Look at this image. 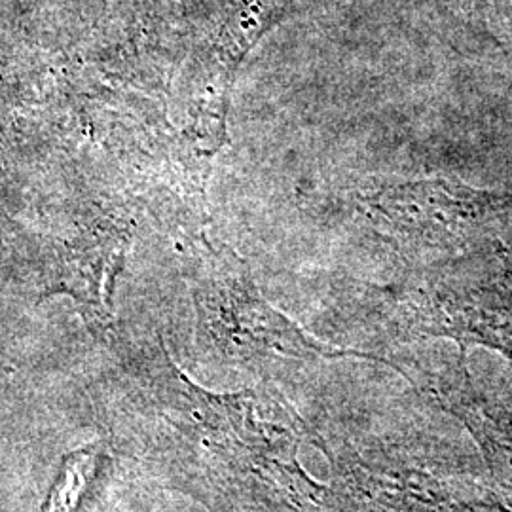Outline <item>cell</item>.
<instances>
[{
	"label": "cell",
	"mask_w": 512,
	"mask_h": 512,
	"mask_svg": "<svg viewBox=\"0 0 512 512\" xmlns=\"http://www.w3.org/2000/svg\"><path fill=\"white\" fill-rule=\"evenodd\" d=\"M408 327L459 344H490L511 355L512 275L469 277L454 268L427 270L404 298Z\"/></svg>",
	"instance_id": "cell-1"
},
{
	"label": "cell",
	"mask_w": 512,
	"mask_h": 512,
	"mask_svg": "<svg viewBox=\"0 0 512 512\" xmlns=\"http://www.w3.org/2000/svg\"><path fill=\"white\" fill-rule=\"evenodd\" d=\"M207 296H211V319L220 344L243 359L365 357L311 338L262 298L239 262L224 264Z\"/></svg>",
	"instance_id": "cell-2"
},
{
	"label": "cell",
	"mask_w": 512,
	"mask_h": 512,
	"mask_svg": "<svg viewBox=\"0 0 512 512\" xmlns=\"http://www.w3.org/2000/svg\"><path fill=\"white\" fill-rule=\"evenodd\" d=\"M346 469V476L355 480L357 492L376 497L384 509L399 512H437L440 509V495L431 490L429 476L399 469L391 473L384 467L376 471L361 459Z\"/></svg>",
	"instance_id": "cell-3"
}]
</instances>
